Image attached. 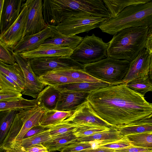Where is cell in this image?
I'll return each mask as SVG.
<instances>
[{
	"mask_svg": "<svg viewBox=\"0 0 152 152\" xmlns=\"http://www.w3.org/2000/svg\"><path fill=\"white\" fill-rule=\"evenodd\" d=\"M107 19L86 14L72 16L63 20L55 26H52L61 34L68 37L73 36L99 28Z\"/></svg>",
	"mask_w": 152,
	"mask_h": 152,
	"instance_id": "7",
	"label": "cell"
},
{
	"mask_svg": "<svg viewBox=\"0 0 152 152\" xmlns=\"http://www.w3.org/2000/svg\"><path fill=\"white\" fill-rule=\"evenodd\" d=\"M74 111H61L55 110H47L40 125L50 128L61 122H65V121L72 115Z\"/></svg>",
	"mask_w": 152,
	"mask_h": 152,
	"instance_id": "25",
	"label": "cell"
},
{
	"mask_svg": "<svg viewBox=\"0 0 152 152\" xmlns=\"http://www.w3.org/2000/svg\"><path fill=\"white\" fill-rule=\"evenodd\" d=\"M126 136L134 146L152 148V132L133 134Z\"/></svg>",
	"mask_w": 152,
	"mask_h": 152,
	"instance_id": "32",
	"label": "cell"
},
{
	"mask_svg": "<svg viewBox=\"0 0 152 152\" xmlns=\"http://www.w3.org/2000/svg\"><path fill=\"white\" fill-rule=\"evenodd\" d=\"M42 11L46 23L53 26L67 18L81 14L107 19L111 17L101 0H44Z\"/></svg>",
	"mask_w": 152,
	"mask_h": 152,
	"instance_id": "2",
	"label": "cell"
},
{
	"mask_svg": "<svg viewBox=\"0 0 152 152\" xmlns=\"http://www.w3.org/2000/svg\"><path fill=\"white\" fill-rule=\"evenodd\" d=\"M65 121L76 126L81 124H93L112 127L95 114L86 99L76 108L72 115L67 118Z\"/></svg>",
	"mask_w": 152,
	"mask_h": 152,
	"instance_id": "14",
	"label": "cell"
},
{
	"mask_svg": "<svg viewBox=\"0 0 152 152\" xmlns=\"http://www.w3.org/2000/svg\"><path fill=\"white\" fill-rule=\"evenodd\" d=\"M110 12L111 18H113L126 7L132 5L145 4L152 0H102Z\"/></svg>",
	"mask_w": 152,
	"mask_h": 152,
	"instance_id": "26",
	"label": "cell"
},
{
	"mask_svg": "<svg viewBox=\"0 0 152 152\" xmlns=\"http://www.w3.org/2000/svg\"><path fill=\"white\" fill-rule=\"evenodd\" d=\"M149 27H136L124 29L113 35L109 42L107 56L131 61L144 48Z\"/></svg>",
	"mask_w": 152,
	"mask_h": 152,
	"instance_id": "3",
	"label": "cell"
},
{
	"mask_svg": "<svg viewBox=\"0 0 152 152\" xmlns=\"http://www.w3.org/2000/svg\"><path fill=\"white\" fill-rule=\"evenodd\" d=\"M53 34V37L46 39L41 45H51L67 47L73 50L80 43L83 37L76 35L69 37L64 35L51 26L48 25Z\"/></svg>",
	"mask_w": 152,
	"mask_h": 152,
	"instance_id": "19",
	"label": "cell"
},
{
	"mask_svg": "<svg viewBox=\"0 0 152 152\" xmlns=\"http://www.w3.org/2000/svg\"><path fill=\"white\" fill-rule=\"evenodd\" d=\"M34 73L38 77L49 72L64 69H83L84 65L70 57H53L27 60Z\"/></svg>",
	"mask_w": 152,
	"mask_h": 152,
	"instance_id": "8",
	"label": "cell"
},
{
	"mask_svg": "<svg viewBox=\"0 0 152 152\" xmlns=\"http://www.w3.org/2000/svg\"><path fill=\"white\" fill-rule=\"evenodd\" d=\"M12 55L15 62L20 66L24 75V85L22 94L37 98L45 86L39 81L27 60L23 58L19 54L12 52Z\"/></svg>",
	"mask_w": 152,
	"mask_h": 152,
	"instance_id": "10",
	"label": "cell"
},
{
	"mask_svg": "<svg viewBox=\"0 0 152 152\" xmlns=\"http://www.w3.org/2000/svg\"><path fill=\"white\" fill-rule=\"evenodd\" d=\"M73 50L69 48L51 45H41L37 49L20 54L26 60L53 57H70Z\"/></svg>",
	"mask_w": 152,
	"mask_h": 152,
	"instance_id": "16",
	"label": "cell"
},
{
	"mask_svg": "<svg viewBox=\"0 0 152 152\" xmlns=\"http://www.w3.org/2000/svg\"><path fill=\"white\" fill-rule=\"evenodd\" d=\"M133 146H134L132 144L126 136H124L117 140L105 144L98 145L96 148L101 147L117 149Z\"/></svg>",
	"mask_w": 152,
	"mask_h": 152,
	"instance_id": "38",
	"label": "cell"
},
{
	"mask_svg": "<svg viewBox=\"0 0 152 152\" xmlns=\"http://www.w3.org/2000/svg\"><path fill=\"white\" fill-rule=\"evenodd\" d=\"M38 106H41L36 98L28 100L22 97L15 100L0 102V111L12 110L19 112Z\"/></svg>",
	"mask_w": 152,
	"mask_h": 152,
	"instance_id": "24",
	"label": "cell"
},
{
	"mask_svg": "<svg viewBox=\"0 0 152 152\" xmlns=\"http://www.w3.org/2000/svg\"><path fill=\"white\" fill-rule=\"evenodd\" d=\"M77 138L73 131L64 133L52 137L42 143L49 152L60 151L67 145L77 141Z\"/></svg>",
	"mask_w": 152,
	"mask_h": 152,
	"instance_id": "23",
	"label": "cell"
},
{
	"mask_svg": "<svg viewBox=\"0 0 152 152\" xmlns=\"http://www.w3.org/2000/svg\"><path fill=\"white\" fill-rule=\"evenodd\" d=\"M53 34L47 26L45 29L36 34L23 37L12 49L13 53L20 54L34 50Z\"/></svg>",
	"mask_w": 152,
	"mask_h": 152,
	"instance_id": "15",
	"label": "cell"
},
{
	"mask_svg": "<svg viewBox=\"0 0 152 152\" xmlns=\"http://www.w3.org/2000/svg\"><path fill=\"white\" fill-rule=\"evenodd\" d=\"M39 81L45 86H55L69 83L80 82L78 80L50 71L38 77Z\"/></svg>",
	"mask_w": 152,
	"mask_h": 152,
	"instance_id": "30",
	"label": "cell"
},
{
	"mask_svg": "<svg viewBox=\"0 0 152 152\" xmlns=\"http://www.w3.org/2000/svg\"><path fill=\"white\" fill-rule=\"evenodd\" d=\"M21 92L9 89L0 90V102L17 99L22 97Z\"/></svg>",
	"mask_w": 152,
	"mask_h": 152,
	"instance_id": "41",
	"label": "cell"
},
{
	"mask_svg": "<svg viewBox=\"0 0 152 152\" xmlns=\"http://www.w3.org/2000/svg\"><path fill=\"white\" fill-rule=\"evenodd\" d=\"M0 61L9 64L16 62L12 55V50L0 40Z\"/></svg>",
	"mask_w": 152,
	"mask_h": 152,
	"instance_id": "40",
	"label": "cell"
},
{
	"mask_svg": "<svg viewBox=\"0 0 152 152\" xmlns=\"http://www.w3.org/2000/svg\"><path fill=\"white\" fill-rule=\"evenodd\" d=\"M4 150L2 148H0V152H3Z\"/></svg>",
	"mask_w": 152,
	"mask_h": 152,
	"instance_id": "49",
	"label": "cell"
},
{
	"mask_svg": "<svg viewBox=\"0 0 152 152\" xmlns=\"http://www.w3.org/2000/svg\"><path fill=\"white\" fill-rule=\"evenodd\" d=\"M114 150L112 149L97 147L85 149L79 152H113Z\"/></svg>",
	"mask_w": 152,
	"mask_h": 152,
	"instance_id": "46",
	"label": "cell"
},
{
	"mask_svg": "<svg viewBox=\"0 0 152 152\" xmlns=\"http://www.w3.org/2000/svg\"><path fill=\"white\" fill-rule=\"evenodd\" d=\"M77 126L69 122H63L50 127L48 131L52 138L64 133L73 132Z\"/></svg>",
	"mask_w": 152,
	"mask_h": 152,
	"instance_id": "36",
	"label": "cell"
},
{
	"mask_svg": "<svg viewBox=\"0 0 152 152\" xmlns=\"http://www.w3.org/2000/svg\"><path fill=\"white\" fill-rule=\"evenodd\" d=\"M95 114L116 128L152 123V104L126 84L110 85L89 93L86 98Z\"/></svg>",
	"mask_w": 152,
	"mask_h": 152,
	"instance_id": "1",
	"label": "cell"
},
{
	"mask_svg": "<svg viewBox=\"0 0 152 152\" xmlns=\"http://www.w3.org/2000/svg\"><path fill=\"white\" fill-rule=\"evenodd\" d=\"M6 152H10L9 151H7V150H6Z\"/></svg>",
	"mask_w": 152,
	"mask_h": 152,
	"instance_id": "50",
	"label": "cell"
},
{
	"mask_svg": "<svg viewBox=\"0 0 152 152\" xmlns=\"http://www.w3.org/2000/svg\"><path fill=\"white\" fill-rule=\"evenodd\" d=\"M51 71L80 82H104L89 75L86 73L83 69H64L55 70Z\"/></svg>",
	"mask_w": 152,
	"mask_h": 152,
	"instance_id": "28",
	"label": "cell"
},
{
	"mask_svg": "<svg viewBox=\"0 0 152 152\" xmlns=\"http://www.w3.org/2000/svg\"><path fill=\"white\" fill-rule=\"evenodd\" d=\"M109 45V42H104L94 34L90 36L86 35L73 50L70 57L84 65L96 62L107 57Z\"/></svg>",
	"mask_w": 152,
	"mask_h": 152,
	"instance_id": "6",
	"label": "cell"
},
{
	"mask_svg": "<svg viewBox=\"0 0 152 152\" xmlns=\"http://www.w3.org/2000/svg\"><path fill=\"white\" fill-rule=\"evenodd\" d=\"M3 152H6L5 151H4Z\"/></svg>",
	"mask_w": 152,
	"mask_h": 152,
	"instance_id": "52",
	"label": "cell"
},
{
	"mask_svg": "<svg viewBox=\"0 0 152 152\" xmlns=\"http://www.w3.org/2000/svg\"><path fill=\"white\" fill-rule=\"evenodd\" d=\"M60 92L54 86H48L39 93L36 99L41 106L47 110H55Z\"/></svg>",
	"mask_w": 152,
	"mask_h": 152,
	"instance_id": "22",
	"label": "cell"
},
{
	"mask_svg": "<svg viewBox=\"0 0 152 152\" xmlns=\"http://www.w3.org/2000/svg\"><path fill=\"white\" fill-rule=\"evenodd\" d=\"M1 89V87L0 86V90Z\"/></svg>",
	"mask_w": 152,
	"mask_h": 152,
	"instance_id": "51",
	"label": "cell"
},
{
	"mask_svg": "<svg viewBox=\"0 0 152 152\" xmlns=\"http://www.w3.org/2000/svg\"><path fill=\"white\" fill-rule=\"evenodd\" d=\"M0 86L1 89H9L22 92L23 90L13 79L0 72Z\"/></svg>",
	"mask_w": 152,
	"mask_h": 152,
	"instance_id": "39",
	"label": "cell"
},
{
	"mask_svg": "<svg viewBox=\"0 0 152 152\" xmlns=\"http://www.w3.org/2000/svg\"><path fill=\"white\" fill-rule=\"evenodd\" d=\"M4 0H0V36L1 35L0 25L1 12Z\"/></svg>",
	"mask_w": 152,
	"mask_h": 152,
	"instance_id": "48",
	"label": "cell"
},
{
	"mask_svg": "<svg viewBox=\"0 0 152 152\" xmlns=\"http://www.w3.org/2000/svg\"><path fill=\"white\" fill-rule=\"evenodd\" d=\"M47 26L43 14L42 0H31L22 38L39 33Z\"/></svg>",
	"mask_w": 152,
	"mask_h": 152,
	"instance_id": "13",
	"label": "cell"
},
{
	"mask_svg": "<svg viewBox=\"0 0 152 152\" xmlns=\"http://www.w3.org/2000/svg\"><path fill=\"white\" fill-rule=\"evenodd\" d=\"M113 152H152V148L133 146L122 149H114Z\"/></svg>",
	"mask_w": 152,
	"mask_h": 152,
	"instance_id": "43",
	"label": "cell"
},
{
	"mask_svg": "<svg viewBox=\"0 0 152 152\" xmlns=\"http://www.w3.org/2000/svg\"><path fill=\"white\" fill-rule=\"evenodd\" d=\"M126 85L130 89L144 96L147 92L152 91L151 81L149 76L134 79Z\"/></svg>",
	"mask_w": 152,
	"mask_h": 152,
	"instance_id": "31",
	"label": "cell"
},
{
	"mask_svg": "<svg viewBox=\"0 0 152 152\" xmlns=\"http://www.w3.org/2000/svg\"><path fill=\"white\" fill-rule=\"evenodd\" d=\"M50 127H45L40 125L35 126L30 129L24 135L23 139L27 138L37 134L45 131L48 130Z\"/></svg>",
	"mask_w": 152,
	"mask_h": 152,
	"instance_id": "42",
	"label": "cell"
},
{
	"mask_svg": "<svg viewBox=\"0 0 152 152\" xmlns=\"http://www.w3.org/2000/svg\"></svg>",
	"mask_w": 152,
	"mask_h": 152,
	"instance_id": "54",
	"label": "cell"
},
{
	"mask_svg": "<svg viewBox=\"0 0 152 152\" xmlns=\"http://www.w3.org/2000/svg\"><path fill=\"white\" fill-rule=\"evenodd\" d=\"M144 26L152 27V1L127 7L115 17L106 19L99 28L113 35L126 28Z\"/></svg>",
	"mask_w": 152,
	"mask_h": 152,
	"instance_id": "4",
	"label": "cell"
},
{
	"mask_svg": "<svg viewBox=\"0 0 152 152\" xmlns=\"http://www.w3.org/2000/svg\"><path fill=\"white\" fill-rule=\"evenodd\" d=\"M25 1L4 0L1 16V35L5 33L18 18Z\"/></svg>",
	"mask_w": 152,
	"mask_h": 152,
	"instance_id": "17",
	"label": "cell"
},
{
	"mask_svg": "<svg viewBox=\"0 0 152 152\" xmlns=\"http://www.w3.org/2000/svg\"><path fill=\"white\" fill-rule=\"evenodd\" d=\"M130 61L107 56L84 65L83 70L97 79L111 85L121 84L129 70Z\"/></svg>",
	"mask_w": 152,
	"mask_h": 152,
	"instance_id": "5",
	"label": "cell"
},
{
	"mask_svg": "<svg viewBox=\"0 0 152 152\" xmlns=\"http://www.w3.org/2000/svg\"><path fill=\"white\" fill-rule=\"evenodd\" d=\"M104 82H78L58 85L54 87L60 92L71 91L89 93L91 91L109 86Z\"/></svg>",
	"mask_w": 152,
	"mask_h": 152,
	"instance_id": "21",
	"label": "cell"
},
{
	"mask_svg": "<svg viewBox=\"0 0 152 152\" xmlns=\"http://www.w3.org/2000/svg\"><path fill=\"white\" fill-rule=\"evenodd\" d=\"M0 72L14 80L23 90L24 78L22 70L19 64L15 62L13 64H7L0 61Z\"/></svg>",
	"mask_w": 152,
	"mask_h": 152,
	"instance_id": "27",
	"label": "cell"
},
{
	"mask_svg": "<svg viewBox=\"0 0 152 152\" xmlns=\"http://www.w3.org/2000/svg\"><path fill=\"white\" fill-rule=\"evenodd\" d=\"M47 110L43 107L38 106L25 109L18 112L19 116L22 121L23 125L13 144L9 149L20 146L26 133L33 127L40 125L44 115Z\"/></svg>",
	"mask_w": 152,
	"mask_h": 152,
	"instance_id": "12",
	"label": "cell"
},
{
	"mask_svg": "<svg viewBox=\"0 0 152 152\" xmlns=\"http://www.w3.org/2000/svg\"><path fill=\"white\" fill-rule=\"evenodd\" d=\"M24 149L27 152H49L42 144L33 145Z\"/></svg>",
	"mask_w": 152,
	"mask_h": 152,
	"instance_id": "45",
	"label": "cell"
},
{
	"mask_svg": "<svg viewBox=\"0 0 152 152\" xmlns=\"http://www.w3.org/2000/svg\"><path fill=\"white\" fill-rule=\"evenodd\" d=\"M124 136L117 129L111 127L109 129L88 136L77 138V140L79 141L94 142L97 143V145L117 140Z\"/></svg>",
	"mask_w": 152,
	"mask_h": 152,
	"instance_id": "20",
	"label": "cell"
},
{
	"mask_svg": "<svg viewBox=\"0 0 152 152\" xmlns=\"http://www.w3.org/2000/svg\"><path fill=\"white\" fill-rule=\"evenodd\" d=\"M48 130L23 139L19 146L26 149L32 145L42 144L49 140L52 137L49 134Z\"/></svg>",
	"mask_w": 152,
	"mask_h": 152,
	"instance_id": "34",
	"label": "cell"
},
{
	"mask_svg": "<svg viewBox=\"0 0 152 152\" xmlns=\"http://www.w3.org/2000/svg\"><path fill=\"white\" fill-rule=\"evenodd\" d=\"M88 93L64 91L60 92L55 110L74 111L86 100Z\"/></svg>",
	"mask_w": 152,
	"mask_h": 152,
	"instance_id": "18",
	"label": "cell"
},
{
	"mask_svg": "<svg viewBox=\"0 0 152 152\" xmlns=\"http://www.w3.org/2000/svg\"><path fill=\"white\" fill-rule=\"evenodd\" d=\"M96 144L94 142H82L77 141L72 143L62 148L60 152H79L81 151L94 148Z\"/></svg>",
	"mask_w": 152,
	"mask_h": 152,
	"instance_id": "37",
	"label": "cell"
},
{
	"mask_svg": "<svg viewBox=\"0 0 152 152\" xmlns=\"http://www.w3.org/2000/svg\"><path fill=\"white\" fill-rule=\"evenodd\" d=\"M152 61V55L144 48L130 62L128 72L121 84H126L134 79L148 76L151 81Z\"/></svg>",
	"mask_w": 152,
	"mask_h": 152,
	"instance_id": "11",
	"label": "cell"
},
{
	"mask_svg": "<svg viewBox=\"0 0 152 152\" xmlns=\"http://www.w3.org/2000/svg\"><path fill=\"white\" fill-rule=\"evenodd\" d=\"M31 1L27 0L23 4L18 18L8 29L0 36V40L12 50L23 37Z\"/></svg>",
	"mask_w": 152,
	"mask_h": 152,
	"instance_id": "9",
	"label": "cell"
},
{
	"mask_svg": "<svg viewBox=\"0 0 152 152\" xmlns=\"http://www.w3.org/2000/svg\"><path fill=\"white\" fill-rule=\"evenodd\" d=\"M15 110L0 111V148L6 138L16 114Z\"/></svg>",
	"mask_w": 152,
	"mask_h": 152,
	"instance_id": "29",
	"label": "cell"
},
{
	"mask_svg": "<svg viewBox=\"0 0 152 152\" xmlns=\"http://www.w3.org/2000/svg\"><path fill=\"white\" fill-rule=\"evenodd\" d=\"M145 48L150 55H152V27H149Z\"/></svg>",
	"mask_w": 152,
	"mask_h": 152,
	"instance_id": "44",
	"label": "cell"
},
{
	"mask_svg": "<svg viewBox=\"0 0 152 152\" xmlns=\"http://www.w3.org/2000/svg\"><path fill=\"white\" fill-rule=\"evenodd\" d=\"M7 151L10 152H27L23 147L20 146H18Z\"/></svg>",
	"mask_w": 152,
	"mask_h": 152,
	"instance_id": "47",
	"label": "cell"
},
{
	"mask_svg": "<svg viewBox=\"0 0 152 152\" xmlns=\"http://www.w3.org/2000/svg\"><path fill=\"white\" fill-rule=\"evenodd\" d=\"M55 152V151H54V152Z\"/></svg>",
	"mask_w": 152,
	"mask_h": 152,
	"instance_id": "53",
	"label": "cell"
},
{
	"mask_svg": "<svg viewBox=\"0 0 152 152\" xmlns=\"http://www.w3.org/2000/svg\"><path fill=\"white\" fill-rule=\"evenodd\" d=\"M77 126L73 132L77 138L88 136L109 129L111 127L93 124H81Z\"/></svg>",
	"mask_w": 152,
	"mask_h": 152,
	"instance_id": "33",
	"label": "cell"
},
{
	"mask_svg": "<svg viewBox=\"0 0 152 152\" xmlns=\"http://www.w3.org/2000/svg\"><path fill=\"white\" fill-rule=\"evenodd\" d=\"M123 136L137 133L152 132V123H144L116 128Z\"/></svg>",
	"mask_w": 152,
	"mask_h": 152,
	"instance_id": "35",
	"label": "cell"
}]
</instances>
